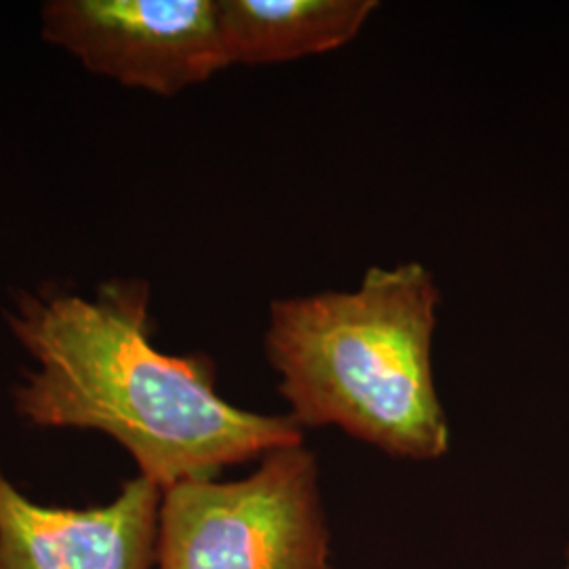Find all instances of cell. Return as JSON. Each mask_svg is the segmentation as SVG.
<instances>
[{
  "instance_id": "7a4b0ae2",
  "label": "cell",
  "mask_w": 569,
  "mask_h": 569,
  "mask_svg": "<svg viewBox=\"0 0 569 569\" xmlns=\"http://www.w3.org/2000/svg\"><path fill=\"white\" fill-rule=\"evenodd\" d=\"M439 305V284L418 262L369 268L352 291L274 300L264 350L289 418L302 430L338 427L401 460L446 456L432 373Z\"/></svg>"
},
{
  "instance_id": "5b68a950",
  "label": "cell",
  "mask_w": 569,
  "mask_h": 569,
  "mask_svg": "<svg viewBox=\"0 0 569 569\" xmlns=\"http://www.w3.org/2000/svg\"><path fill=\"white\" fill-rule=\"evenodd\" d=\"M161 498L138 475L102 507H44L0 467V569H152Z\"/></svg>"
},
{
  "instance_id": "3957f363",
  "label": "cell",
  "mask_w": 569,
  "mask_h": 569,
  "mask_svg": "<svg viewBox=\"0 0 569 569\" xmlns=\"http://www.w3.org/2000/svg\"><path fill=\"white\" fill-rule=\"evenodd\" d=\"M154 569H333L315 453L300 443L243 479L164 489Z\"/></svg>"
},
{
  "instance_id": "52a82bcc",
  "label": "cell",
  "mask_w": 569,
  "mask_h": 569,
  "mask_svg": "<svg viewBox=\"0 0 569 569\" xmlns=\"http://www.w3.org/2000/svg\"><path fill=\"white\" fill-rule=\"evenodd\" d=\"M566 569H569V566H568V568H566Z\"/></svg>"
},
{
  "instance_id": "6da1fadb",
  "label": "cell",
  "mask_w": 569,
  "mask_h": 569,
  "mask_svg": "<svg viewBox=\"0 0 569 569\" xmlns=\"http://www.w3.org/2000/svg\"><path fill=\"white\" fill-rule=\"evenodd\" d=\"M4 323L34 361L13 388L21 420L102 432L163 491L305 443L289 413L226 401L204 355L157 348L146 279H110L91 293L58 284L20 291Z\"/></svg>"
},
{
  "instance_id": "8992f818",
  "label": "cell",
  "mask_w": 569,
  "mask_h": 569,
  "mask_svg": "<svg viewBox=\"0 0 569 569\" xmlns=\"http://www.w3.org/2000/svg\"><path fill=\"white\" fill-rule=\"evenodd\" d=\"M376 9V0H218L226 61L268 66L340 49Z\"/></svg>"
},
{
  "instance_id": "277c9868",
  "label": "cell",
  "mask_w": 569,
  "mask_h": 569,
  "mask_svg": "<svg viewBox=\"0 0 569 569\" xmlns=\"http://www.w3.org/2000/svg\"><path fill=\"white\" fill-rule=\"evenodd\" d=\"M41 37L84 70L163 98L228 68L218 0H49Z\"/></svg>"
}]
</instances>
